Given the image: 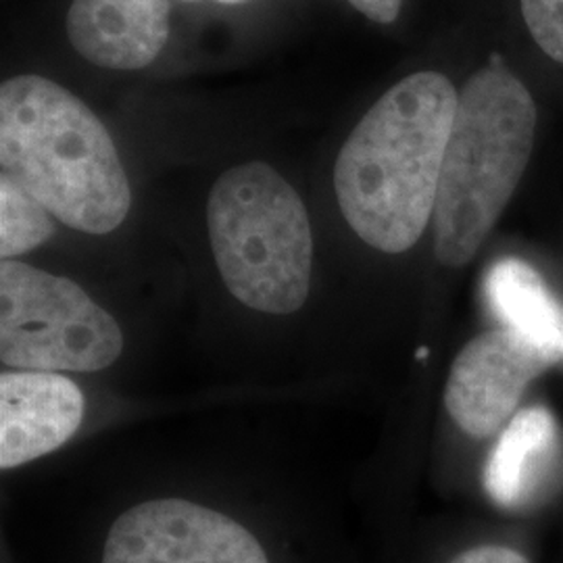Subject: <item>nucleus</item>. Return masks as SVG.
<instances>
[{"label":"nucleus","instance_id":"obj_1","mask_svg":"<svg viewBox=\"0 0 563 563\" xmlns=\"http://www.w3.org/2000/svg\"><path fill=\"white\" fill-rule=\"evenodd\" d=\"M460 95L443 74L395 84L342 144L334 190L351 230L372 249L405 253L434 216Z\"/></svg>","mask_w":563,"mask_h":563},{"label":"nucleus","instance_id":"obj_2","mask_svg":"<svg viewBox=\"0 0 563 563\" xmlns=\"http://www.w3.org/2000/svg\"><path fill=\"white\" fill-rule=\"evenodd\" d=\"M0 167L78 232L109 234L132 207L109 130L86 102L42 76L0 86Z\"/></svg>","mask_w":563,"mask_h":563},{"label":"nucleus","instance_id":"obj_3","mask_svg":"<svg viewBox=\"0 0 563 563\" xmlns=\"http://www.w3.org/2000/svg\"><path fill=\"white\" fill-rule=\"evenodd\" d=\"M537 104L501 55L462 90L434 205V253L446 267L474 260L511 201L532 155Z\"/></svg>","mask_w":563,"mask_h":563},{"label":"nucleus","instance_id":"obj_4","mask_svg":"<svg viewBox=\"0 0 563 563\" xmlns=\"http://www.w3.org/2000/svg\"><path fill=\"white\" fill-rule=\"evenodd\" d=\"M213 257L230 295L242 305L290 316L311 284L313 236L299 192L267 163L223 172L207 202Z\"/></svg>","mask_w":563,"mask_h":563},{"label":"nucleus","instance_id":"obj_5","mask_svg":"<svg viewBox=\"0 0 563 563\" xmlns=\"http://www.w3.org/2000/svg\"><path fill=\"white\" fill-rule=\"evenodd\" d=\"M120 323L76 282L0 265V362L23 372H99L120 360Z\"/></svg>","mask_w":563,"mask_h":563},{"label":"nucleus","instance_id":"obj_6","mask_svg":"<svg viewBox=\"0 0 563 563\" xmlns=\"http://www.w3.org/2000/svg\"><path fill=\"white\" fill-rule=\"evenodd\" d=\"M102 563H269L236 520L181 499L136 505L111 526Z\"/></svg>","mask_w":563,"mask_h":563},{"label":"nucleus","instance_id":"obj_7","mask_svg":"<svg viewBox=\"0 0 563 563\" xmlns=\"http://www.w3.org/2000/svg\"><path fill=\"white\" fill-rule=\"evenodd\" d=\"M558 346L499 328L467 342L451 365L444 407L472 439L501 434L528 384L562 360Z\"/></svg>","mask_w":563,"mask_h":563},{"label":"nucleus","instance_id":"obj_8","mask_svg":"<svg viewBox=\"0 0 563 563\" xmlns=\"http://www.w3.org/2000/svg\"><path fill=\"white\" fill-rule=\"evenodd\" d=\"M84 397L57 372L0 376V467L13 470L67 443L80 428Z\"/></svg>","mask_w":563,"mask_h":563},{"label":"nucleus","instance_id":"obj_9","mask_svg":"<svg viewBox=\"0 0 563 563\" xmlns=\"http://www.w3.org/2000/svg\"><path fill=\"white\" fill-rule=\"evenodd\" d=\"M169 0H74L67 36L76 53L104 69L134 71L162 55Z\"/></svg>","mask_w":563,"mask_h":563},{"label":"nucleus","instance_id":"obj_10","mask_svg":"<svg viewBox=\"0 0 563 563\" xmlns=\"http://www.w3.org/2000/svg\"><path fill=\"white\" fill-rule=\"evenodd\" d=\"M560 446V428L543 405L520 409L499 434L484 470L490 499L518 509L539 490L549 463Z\"/></svg>","mask_w":563,"mask_h":563},{"label":"nucleus","instance_id":"obj_11","mask_svg":"<svg viewBox=\"0 0 563 563\" xmlns=\"http://www.w3.org/2000/svg\"><path fill=\"white\" fill-rule=\"evenodd\" d=\"M486 297L504 328L563 351L562 311L530 263L518 257L495 263L486 276Z\"/></svg>","mask_w":563,"mask_h":563},{"label":"nucleus","instance_id":"obj_12","mask_svg":"<svg viewBox=\"0 0 563 563\" xmlns=\"http://www.w3.org/2000/svg\"><path fill=\"white\" fill-rule=\"evenodd\" d=\"M55 234V216L15 181L0 176V255L15 260Z\"/></svg>","mask_w":563,"mask_h":563},{"label":"nucleus","instance_id":"obj_13","mask_svg":"<svg viewBox=\"0 0 563 563\" xmlns=\"http://www.w3.org/2000/svg\"><path fill=\"white\" fill-rule=\"evenodd\" d=\"M522 15L539 48L563 65V0H522Z\"/></svg>","mask_w":563,"mask_h":563},{"label":"nucleus","instance_id":"obj_14","mask_svg":"<svg viewBox=\"0 0 563 563\" xmlns=\"http://www.w3.org/2000/svg\"><path fill=\"white\" fill-rule=\"evenodd\" d=\"M451 563H530L522 553L504 544H481L460 553Z\"/></svg>","mask_w":563,"mask_h":563},{"label":"nucleus","instance_id":"obj_15","mask_svg":"<svg viewBox=\"0 0 563 563\" xmlns=\"http://www.w3.org/2000/svg\"><path fill=\"white\" fill-rule=\"evenodd\" d=\"M367 20L393 23L399 18L402 0H349Z\"/></svg>","mask_w":563,"mask_h":563},{"label":"nucleus","instance_id":"obj_16","mask_svg":"<svg viewBox=\"0 0 563 563\" xmlns=\"http://www.w3.org/2000/svg\"><path fill=\"white\" fill-rule=\"evenodd\" d=\"M188 2H192V0H188ZM218 2H223V4H239V2H246V0H218Z\"/></svg>","mask_w":563,"mask_h":563}]
</instances>
